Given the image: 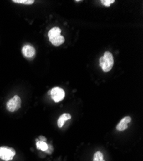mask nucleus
<instances>
[{
    "label": "nucleus",
    "mask_w": 143,
    "mask_h": 161,
    "mask_svg": "<svg viewBox=\"0 0 143 161\" xmlns=\"http://www.w3.org/2000/svg\"><path fill=\"white\" fill-rule=\"evenodd\" d=\"M114 65V58L112 53L107 51L104 53L103 56L100 59V66L104 72H109L111 70Z\"/></svg>",
    "instance_id": "1"
},
{
    "label": "nucleus",
    "mask_w": 143,
    "mask_h": 161,
    "mask_svg": "<svg viewBox=\"0 0 143 161\" xmlns=\"http://www.w3.org/2000/svg\"><path fill=\"white\" fill-rule=\"evenodd\" d=\"M16 151L14 148L9 146L0 147V158L5 161L12 160L16 155Z\"/></svg>",
    "instance_id": "2"
},
{
    "label": "nucleus",
    "mask_w": 143,
    "mask_h": 161,
    "mask_svg": "<svg viewBox=\"0 0 143 161\" xmlns=\"http://www.w3.org/2000/svg\"><path fill=\"white\" fill-rule=\"evenodd\" d=\"M21 98L18 96H14L7 101L6 104L7 110L10 112H16L21 108Z\"/></svg>",
    "instance_id": "3"
},
{
    "label": "nucleus",
    "mask_w": 143,
    "mask_h": 161,
    "mask_svg": "<svg viewBox=\"0 0 143 161\" xmlns=\"http://www.w3.org/2000/svg\"><path fill=\"white\" fill-rule=\"evenodd\" d=\"M65 97L64 90L60 87H55L51 90V97L55 102L58 103Z\"/></svg>",
    "instance_id": "4"
},
{
    "label": "nucleus",
    "mask_w": 143,
    "mask_h": 161,
    "mask_svg": "<svg viewBox=\"0 0 143 161\" xmlns=\"http://www.w3.org/2000/svg\"><path fill=\"white\" fill-rule=\"evenodd\" d=\"M132 118L129 116H126L121 119V121L116 126V130L119 131H123L128 128V124L131 122Z\"/></svg>",
    "instance_id": "5"
},
{
    "label": "nucleus",
    "mask_w": 143,
    "mask_h": 161,
    "mask_svg": "<svg viewBox=\"0 0 143 161\" xmlns=\"http://www.w3.org/2000/svg\"><path fill=\"white\" fill-rule=\"evenodd\" d=\"M23 54L28 58H33L35 54V48L30 45H26L22 48Z\"/></svg>",
    "instance_id": "6"
},
{
    "label": "nucleus",
    "mask_w": 143,
    "mask_h": 161,
    "mask_svg": "<svg viewBox=\"0 0 143 161\" xmlns=\"http://www.w3.org/2000/svg\"><path fill=\"white\" fill-rule=\"evenodd\" d=\"M51 44L54 46H60L62 45L65 42V38L63 36H58L54 37L49 39Z\"/></svg>",
    "instance_id": "7"
},
{
    "label": "nucleus",
    "mask_w": 143,
    "mask_h": 161,
    "mask_svg": "<svg viewBox=\"0 0 143 161\" xmlns=\"http://www.w3.org/2000/svg\"><path fill=\"white\" fill-rule=\"evenodd\" d=\"M71 119V115L69 114H63L62 115L60 116V117L58 119V121H57L58 127L62 128L64 126L65 122Z\"/></svg>",
    "instance_id": "8"
},
{
    "label": "nucleus",
    "mask_w": 143,
    "mask_h": 161,
    "mask_svg": "<svg viewBox=\"0 0 143 161\" xmlns=\"http://www.w3.org/2000/svg\"><path fill=\"white\" fill-rule=\"evenodd\" d=\"M61 34V29L59 27H54L52 28L49 32H48V37L49 39L54 37L58 36H60Z\"/></svg>",
    "instance_id": "9"
},
{
    "label": "nucleus",
    "mask_w": 143,
    "mask_h": 161,
    "mask_svg": "<svg viewBox=\"0 0 143 161\" xmlns=\"http://www.w3.org/2000/svg\"><path fill=\"white\" fill-rule=\"evenodd\" d=\"M36 146L38 150H40L42 151H47L49 147L47 143L43 141H37L36 142Z\"/></svg>",
    "instance_id": "10"
},
{
    "label": "nucleus",
    "mask_w": 143,
    "mask_h": 161,
    "mask_svg": "<svg viewBox=\"0 0 143 161\" xmlns=\"http://www.w3.org/2000/svg\"><path fill=\"white\" fill-rule=\"evenodd\" d=\"M12 2L23 5H32L35 2L34 0H13Z\"/></svg>",
    "instance_id": "11"
},
{
    "label": "nucleus",
    "mask_w": 143,
    "mask_h": 161,
    "mask_svg": "<svg viewBox=\"0 0 143 161\" xmlns=\"http://www.w3.org/2000/svg\"><path fill=\"white\" fill-rule=\"evenodd\" d=\"M103 160V153L100 151L96 152L94 155L93 161H102Z\"/></svg>",
    "instance_id": "12"
},
{
    "label": "nucleus",
    "mask_w": 143,
    "mask_h": 161,
    "mask_svg": "<svg viewBox=\"0 0 143 161\" xmlns=\"http://www.w3.org/2000/svg\"><path fill=\"white\" fill-rule=\"evenodd\" d=\"M101 3L106 7H110V5L112 3H114L115 2L114 0H101Z\"/></svg>",
    "instance_id": "13"
},
{
    "label": "nucleus",
    "mask_w": 143,
    "mask_h": 161,
    "mask_svg": "<svg viewBox=\"0 0 143 161\" xmlns=\"http://www.w3.org/2000/svg\"><path fill=\"white\" fill-rule=\"evenodd\" d=\"M102 161H105V160H104V159H103V160H102Z\"/></svg>",
    "instance_id": "14"
}]
</instances>
